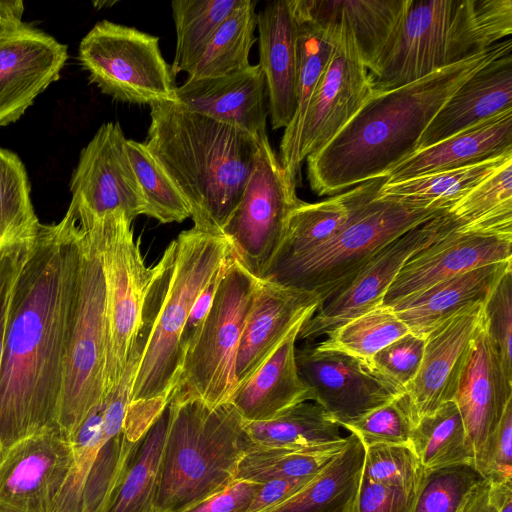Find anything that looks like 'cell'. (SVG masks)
Wrapping results in <instances>:
<instances>
[{"label": "cell", "mask_w": 512, "mask_h": 512, "mask_svg": "<svg viewBox=\"0 0 512 512\" xmlns=\"http://www.w3.org/2000/svg\"><path fill=\"white\" fill-rule=\"evenodd\" d=\"M79 264L78 228L65 214L41 224L17 278L0 371L2 458L18 441L57 425Z\"/></svg>", "instance_id": "cell-1"}, {"label": "cell", "mask_w": 512, "mask_h": 512, "mask_svg": "<svg viewBox=\"0 0 512 512\" xmlns=\"http://www.w3.org/2000/svg\"><path fill=\"white\" fill-rule=\"evenodd\" d=\"M512 52L510 38L415 82L376 93L318 153L307 157L311 190L336 195L385 177L417 151L424 131L448 99L493 60Z\"/></svg>", "instance_id": "cell-2"}, {"label": "cell", "mask_w": 512, "mask_h": 512, "mask_svg": "<svg viewBox=\"0 0 512 512\" xmlns=\"http://www.w3.org/2000/svg\"><path fill=\"white\" fill-rule=\"evenodd\" d=\"M231 253L224 235L192 227L168 245L153 267L129 413L155 420L170 402L183 360L180 337L192 306Z\"/></svg>", "instance_id": "cell-3"}, {"label": "cell", "mask_w": 512, "mask_h": 512, "mask_svg": "<svg viewBox=\"0 0 512 512\" xmlns=\"http://www.w3.org/2000/svg\"><path fill=\"white\" fill-rule=\"evenodd\" d=\"M150 108L145 144L189 203L193 227L222 234L253 170L258 137L176 102Z\"/></svg>", "instance_id": "cell-4"}, {"label": "cell", "mask_w": 512, "mask_h": 512, "mask_svg": "<svg viewBox=\"0 0 512 512\" xmlns=\"http://www.w3.org/2000/svg\"><path fill=\"white\" fill-rule=\"evenodd\" d=\"M512 32V0H406L369 69L374 91L415 82L483 52Z\"/></svg>", "instance_id": "cell-5"}, {"label": "cell", "mask_w": 512, "mask_h": 512, "mask_svg": "<svg viewBox=\"0 0 512 512\" xmlns=\"http://www.w3.org/2000/svg\"><path fill=\"white\" fill-rule=\"evenodd\" d=\"M169 409L156 508L185 512L229 486L254 444L230 403L212 407L172 395Z\"/></svg>", "instance_id": "cell-6"}, {"label": "cell", "mask_w": 512, "mask_h": 512, "mask_svg": "<svg viewBox=\"0 0 512 512\" xmlns=\"http://www.w3.org/2000/svg\"><path fill=\"white\" fill-rule=\"evenodd\" d=\"M445 211L448 210L378 195L360 204L329 241L299 258L269 268L261 280L313 293L322 306L385 245Z\"/></svg>", "instance_id": "cell-7"}, {"label": "cell", "mask_w": 512, "mask_h": 512, "mask_svg": "<svg viewBox=\"0 0 512 512\" xmlns=\"http://www.w3.org/2000/svg\"><path fill=\"white\" fill-rule=\"evenodd\" d=\"M75 223L79 244L77 290L57 417V425L70 439L106 397L108 349L106 283L97 229L92 223Z\"/></svg>", "instance_id": "cell-8"}, {"label": "cell", "mask_w": 512, "mask_h": 512, "mask_svg": "<svg viewBox=\"0 0 512 512\" xmlns=\"http://www.w3.org/2000/svg\"><path fill=\"white\" fill-rule=\"evenodd\" d=\"M258 284L232 253L209 312L184 353L174 396L212 407L228 403L236 386L241 334Z\"/></svg>", "instance_id": "cell-9"}, {"label": "cell", "mask_w": 512, "mask_h": 512, "mask_svg": "<svg viewBox=\"0 0 512 512\" xmlns=\"http://www.w3.org/2000/svg\"><path fill=\"white\" fill-rule=\"evenodd\" d=\"M78 60L89 80L113 99L149 106L176 102L175 75L156 36L102 20L82 38Z\"/></svg>", "instance_id": "cell-10"}, {"label": "cell", "mask_w": 512, "mask_h": 512, "mask_svg": "<svg viewBox=\"0 0 512 512\" xmlns=\"http://www.w3.org/2000/svg\"><path fill=\"white\" fill-rule=\"evenodd\" d=\"M78 223L95 225L102 256L108 321L107 395L119 383L137 343L154 269L146 266L132 221L125 215Z\"/></svg>", "instance_id": "cell-11"}, {"label": "cell", "mask_w": 512, "mask_h": 512, "mask_svg": "<svg viewBox=\"0 0 512 512\" xmlns=\"http://www.w3.org/2000/svg\"><path fill=\"white\" fill-rule=\"evenodd\" d=\"M253 170L241 199L222 229L237 261L259 281L284 238L288 218L303 201L272 149L267 133L258 137Z\"/></svg>", "instance_id": "cell-12"}, {"label": "cell", "mask_w": 512, "mask_h": 512, "mask_svg": "<svg viewBox=\"0 0 512 512\" xmlns=\"http://www.w3.org/2000/svg\"><path fill=\"white\" fill-rule=\"evenodd\" d=\"M70 192L66 213L77 222L99 221L113 214L133 222L144 215L145 199L118 122L102 124L81 150Z\"/></svg>", "instance_id": "cell-13"}, {"label": "cell", "mask_w": 512, "mask_h": 512, "mask_svg": "<svg viewBox=\"0 0 512 512\" xmlns=\"http://www.w3.org/2000/svg\"><path fill=\"white\" fill-rule=\"evenodd\" d=\"M458 227L455 219L445 211L389 242L346 287L304 322L298 338L313 341L381 305L387 289L404 264L416 253Z\"/></svg>", "instance_id": "cell-14"}, {"label": "cell", "mask_w": 512, "mask_h": 512, "mask_svg": "<svg viewBox=\"0 0 512 512\" xmlns=\"http://www.w3.org/2000/svg\"><path fill=\"white\" fill-rule=\"evenodd\" d=\"M314 24L335 26L337 38L303 120L299 139L301 165L307 157L322 150L375 94L349 25L342 20Z\"/></svg>", "instance_id": "cell-15"}, {"label": "cell", "mask_w": 512, "mask_h": 512, "mask_svg": "<svg viewBox=\"0 0 512 512\" xmlns=\"http://www.w3.org/2000/svg\"><path fill=\"white\" fill-rule=\"evenodd\" d=\"M295 361L312 401L342 427L405 392L370 363L341 351L321 349L312 341L295 349Z\"/></svg>", "instance_id": "cell-16"}, {"label": "cell", "mask_w": 512, "mask_h": 512, "mask_svg": "<svg viewBox=\"0 0 512 512\" xmlns=\"http://www.w3.org/2000/svg\"><path fill=\"white\" fill-rule=\"evenodd\" d=\"M72 462L71 440L58 425L12 445L0 461V512H54Z\"/></svg>", "instance_id": "cell-17"}, {"label": "cell", "mask_w": 512, "mask_h": 512, "mask_svg": "<svg viewBox=\"0 0 512 512\" xmlns=\"http://www.w3.org/2000/svg\"><path fill=\"white\" fill-rule=\"evenodd\" d=\"M67 46L28 23L0 33V128L16 122L60 78Z\"/></svg>", "instance_id": "cell-18"}, {"label": "cell", "mask_w": 512, "mask_h": 512, "mask_svg": "<svg viewBox=\"0 0 512 512\" xmlns=\"http://www.w3.org/2000/svg\"><path fill=\"white\" fill-rule=\"evenodd\" d=\"M483 304L461 310L425 337L420 368L405 387L415 425L453 401L472 343L482 327Z\"/></svg>", "instance_id": "cell-19"}, {"label": "cell", "mask_w": 512, "mask_h": 512, "mask_svg": "<svg viewBox=\"0 0 512 512\" xmlns=\"http://www.w3.org/2000/svg\"><path fill=\"white\" fill-rule=\"evenodd\" d=\"M512 260V235L455 229L412 256L383 298L392 307L458 274L492 263Z\"/></svg>", "instance_id": "cell-20"}, {"label": "cell", "mask_w": 512, "mask_h": 512, "mask_svg": "<svg viewBox=\"0 0 512 512\" xmlns=\"http://www.w3.org/2000/svg\"><path fill=\"white\" fill-rule=\"evenodd\" d=\"M512 400V381L482 327L462 369L453 401L461 414L478 471L489 441Z\"/></svg>", "instance_id": "cell-21"}, {"label": "cell", "mask_w": 512, "mask_h": 512, "mask_svg": "<svg viewBox=\"0 0 512 512\" xmlns=\"http://www.w3.org/2000/svg\"><path fill=\"white\" fill-rule=\"evenodd\" d=\"M320 307L313 293L259 281L236 354L235 388L263 364L297 323Z\"/></svg>", "instance_id": "cell-22"}, {"label": "cell", "mask_w": 512, "mask_h": 512, "mask_svg": "<svg viewBox=\"0 0 512 512\" xmlns=\"http://www.w3.org/2000/svg\"><path fill=\"white\" fill-rule=\"evenodd\" d=\"M176 103L255 137L267 133L268 93L259 64L220 77L188 78L177 87Z\"/></svg>", "instance_id": "cell-23"}, {"label": "cell", "mask_w": 512, "mask_h": 512, "mask_svg": "<svg viewBox=\"0 0 512 512\" xmlns=\"http://www.w3.org/2000/svg\"><path fill=\"white\" fill-rule=\"evenodd\" d=\"M259 65L272 128H286L296 110L298 24L292 0L267 3L257 14Z\"/></svg>", "instance_id": "cell-24"}, {"label": "cell", "mask_w": 512, "mask_h": 512, "mask_svg": "<svg viewBox=\"0 0 512 512\" xmlns=\"http://www.w3.org/2000/svg\"><path fill=\"white\" fill-rule=\"evenodd\" d=\"M510 109L511 52L487 64L448 99L421 136L417 151Z\"/></svg>", "instance_id": "cell-25"}, {"label": "cell", "mask_w": 512, "mask_h": 512, "mask_svg": "<svg viewBox=\"0 0 512 512\" xmlns=\"http://www.w3.org/2000/svg\"><path fill=\"white\" fill-rule=\"evenodd\" d=\"M306 320L297 323L263 364L233 391L228 403L244 422L271 420L312 400L295 361V344Z\"/></svg>", "instance_id": "cell-26"}, {"label": "cell", "mask_w": 512, "mask_h": 512, "mask_svg": "<svg viewBox=\"0 0 512 512\" xmlns=\"http://www.w3.org/2000/svg\"><path fill=\"white\" fill-rule=\"evenodd\" d=\"M512 153V109L414 152L386 175L387 183L459 168Z\"/></svg>", "instance_id": "cell-27"}, {"label": "cell", "mask_w": 512, "mask_h": 512, "mask_svg": "<svg viewBox=\"0 0 512 512\" xmlns=\"http://www.w3.org/2000/svg\"><path fill=\"white\" fill-rule=\"evenodd\" d=\"M512 260L492 263L458 274L392 306L410 332L425 338L461 310L484 303Z\"/></svg>", "instance_id": "cell-28"}, {"label": "cell", "mask_w": 512, "mask_h": 512, "mask_svg": "<svg viewBox=\"0 0 512 512\" xmlns=\"http://www.w3.org/2000/svg\"><path fill=\"white\" fill-rule=\"evenodd\" d=\"M386 181V177H378L320 202L303 201L290 214L284 238L269 268L299 258L329 241L360 204L379 195Z\"/></svg>", "instance_id": "cell-29"}, {"label": "cell", "mask_w": 512, "mask_h": 512, "mask_svg": "<svg viewBox=\"0 0 512 512\" xmlns=\"http://www.w3.org/2000/svg\"><path fill=\"white\" fill-rule=\"evenodd\" d=\"M292 3L299 16L313 23L346 22L369 70L395 29L406 0H292Z\"/></svg>", "instance_id": "cell-30"}, {"label": "cell", "mask_w": 512, "mask_h": 512, "mask_svg": "<svg viewBox=\"0 0 512 512\" xmlns=\"http://www.w3.org/2000/svg\"><path fill=\"white\" fill-rule=\"evenodd\" d=\"M295 15L298 24L296 110L292 121L284 129L279 161L296 183L301 169L299 139L303 120L310 98L333 53L337 28L319 27L296 12Z\"/></svg>", "instance_id": "cell-31"}, {"label": "cell", "mask_w": 512, "mask_h": 512, "mask_svg": "<svg viewBox=\"0 0 512 512\" xmlns=\"http://www.w3.org/2000/svg\"><path fill=\"white\" fill-rule=\"evenodd\" d=\"M365 447L351 433L345 447L316 476L265 512H354Z\"/></svg>", "instance_id": "cell-32"}, {"label": "cell", "mask_w": 512, "mask_h": 512, "mask_svg": "<svg viewBox=\"0 0 512 512\" xmlns=\"http://www.w3.org/2000/svg\"><path fill=\"white\" fill-rule=\"evenodd\" d=\"M339 425L317 403H299L277 417L261 422H244V429L255 446L313 450L343 439Z\"/></svg>", "instance_id": "cell-33"}, {"label": "cell", "mask_w": 512, "mask_h": 512, "mask_svg": "<svg viewBox=\"0 0 512 512\" xmlns=\"http://www.w3.org/2000/svg\"><path fill=\"white\" fill-rule=\"evenodd\" d=\"M510 159H512V153L398 182H385L379 191V196L449 210L452 205Z\"/></svg>", "instance_id": "cell-34"}, {"label": "cell", "mask_w": 512, "mask_h": 512, "mask_svg": "<svg viewBox=\"0 0 512 512\" xmlns=\"http://www.w3.org/2000/svg\"><path fill=\"white\" fill-rule=\"evenodd\" d=\"M448 213L459 231L512 235V159L452 205Z\"/></svg>", "instance_id": "cell-35"}, {"label": "cell", "mask_w": 512, "mask_h": 512, "mask_svg": "<svg viewBox=\"0 0 512 512\" xmlns=\"http://www.w3.org/2000/svg\"><path fill=\"white\" fill-rule=\"evenodd\" d=\"M411 448L424 473L458 464L473 465V451L454 401L441 405L415 425Z\"/></svg>", "instance_id": "cell-36"}, {"label": "cell", "mask_w": 512, "mask_h": 512, "mask_svg": "<svg viewBox=\"0 0 512 512\" xmlns=\"http://www.w3.org/2000/svg\"><path fill=\"white\" fill-rule=\"evenodd\" d=\"M169 417L168 403L141 440L106 512H158L156 497Z\"/></svg>", "instance_id": "cell-37"}, {"label": "cell", "mask_w": 512, "mask_h": 512, "mask_svg": "<svg viewBox=\"0 0 512 512\" xmlns=\"http://www.w3.org/2000/svg\"><path fill=\"white\" fill-rule=\"evenodd\" d=\"M255 4L251 0H241L217 28L188 78L220 77L250 66L249 54L256 41Z\"/></svg>", "instance_id": "cell-38"}, {"label": "cell", "mask_w": 512, "mask_h": 512, "mask_svg": "<svg viewBox=\"0 0 512 512\" xmlns=\"http://www.w3.org/2000/svg\"><path fill=\"white\" fill-rule=\"evenodd\" d=\"M241 0H174L171 2L176 30L174 75L189 73L223 20Z\"/></svg>", "instance_id": "cell-39"}, {"label": "cell", "mask_w": 512, "mask_h": 512, "mask_svg": "<svg viewBox=\"0 0 512 512\" xmlns=\"http://www.w3.org/2000/svg\"><path fill=\"white\" fill-rule=\"evenodd\" d=\"M348 436L322 448L295 451L253 446L239 462L236 479L257 483L316 476L345 447Z\"/></svg>", "instance_id": "cell-40"}, {"label": "cell", "mask_w": 512, "mask_h": 512, "mask_svg": "<svg viewBox=\"0 0 512 512\" xmlns=\"http://www.w3.org/2000/svg\"><path fill=\"white\" fill-rule=\"evenodd\" d=\"M26 168L17 154L0 148V248L33 239L41 226L32 204Z\"/></svg>", "instance_id": "cell-41"}, {"label": "cell", "mask_w": 512, "mask_h": 512, "mask_svg": "<svg viewBox=\"0 0 512 512\" xmlns=\"http://www.w3.org/2000/svg\"><path fill=\"white\" fill-rule=\"evenodd\" d=\"M409 332L393 308L381 304L341 325L317 346L370 363L377 352Z\"/></svg>", "instance_id": "cell-42"}, {"label": "cell", "mask_w": 512, "mask_h": 512, "mask_svg": "<svg viewBox=\"0 0 512 512\" xmlns=\"http://www.w3.org/2000/svg\"><path fill=\"white\" fill-rule=\"evenodd\" d=\"M127 151L145 199L144 215L162 224L191 218L189 203L145 142L127 139Z\"/></svg>", "instance_id": "cell-43"}, {"label": "cell", "mask_w": 512, "mask_h": 512, "mask_svg": "<svg viewBox=\"0 0 512 512\" xmlns=\"http://www.w3.org/2000/svg\"><path fill=\"white\" fill-rule=\"evenodd\" d=\"M105 398L96 405L71 437L72 467L54 512H81L87 478L102 441Z\"/></svg>", "instance_id": "cell-44"}, {"label": "cell", "mask_w": 512, "mask_h": 512, "mask_svg": "<svg viewBox=\"0 0 512 512\" xmlns=\"http://www.w3.org/2000/svg\"><path fill=\"white\" fill-rule=\"evenodd\" d=\"M482 480L469 463L428 471L424 473L413 512H460Z\"/></svg>", "instance_id": "cell-45"}, {"label": "cell", "mask_w": 512, "mask_h": 512, "mask_svg": "<svg viewBox=\"0 0 512 512\" xmlns=\"http://www.w3.org/2000/svg\"><path fill=\"white\" fill-rule=\"evenodd\" d=\"M414 427L412 411L404 392L344 428L356 435L366 448L377 444L411 447Z\"/></svg>", "instance_id": "cell-46"}, {"label": "cell", "mask_w": 512, "mask_h": 512, "mask_svg": "<svg viewBox=\"0 0 512 512\" xmlns=\"http://www.w3.org/2000/svg\"><path fill=\"white\" fill-rule=\"evenodd\" d=\"M423 477L361 473L354 512H413Z\"/></svg>", "instance_id": "cell-47"}, {"label": "cell", "mask_w": 512, "mask_h": 512, "mask_svg": "<svg viewBox=\"0 0 512 512\" xmlns=\"http://www.w3.org/2000/svg\"><path fill=\"white\" fill-rule=\"evenodd\" d=\"M483 328L512 381V269L500 278L483 304Z\"/></svg>", "instance_id": "cell-48"}, {"label": "cell", "mask_w": 512, "mask_h": 512, "mask_svg": "<svg viewBox=\"0 0 512 512\" xmlns=\"http://www.w3.org/2000/svg\"><path fill=\"white\" fill-rule=\"evenodd\" d=\"M424 345L425 338L409 332L377 352L370 364L405 390L420 368Z\"/></svg>", "instance_id": "cell-49"}, {"label": "cell", "mask_w": 512, "mask_h": 512, "mask_svg": "<svg viewBox=\"0 0 512 512\" xmlns=\"http://www.w3.org/2000/svg\"><path fill=\"white\" fill-rule=\"evenodd\" d=\"M478 472L489 484L512 482V400L489 441Z\"/></svg>", "instance_id": "cell-50"}, {"label": "cell", "mask_w": 512, "mask_h": 512, "mask_svg": "<svg viewBox=\"0 0 512 512\" xmlns=\"http://www.w3.org/2000/svg\"><path fill=\"white\" fill-rule=\"evenodd\" d=\"M33 239L7 244L0 248V371L11 297ZM1 460L2 446L0 440V461Z\"/></svg>", "instance_id": "cell-51"}, {"label": "cell", "mask_w": 512, "mask_h": 512, "mask_svg": "<svg viewBox=\"0 0 512 512\" xmlns=\"http://www.w3.org/2000/svg\"><path fill=\"white\" fill-rule=\"evenodd\" d=\"M262 483L235 479L221 492L185 512H245Z\"/></svg>", "instance_id": "cell-52"}, {"label": "cell", "mask_w": 512, "mask_h": 512, "mask_svg": "<svg viewBox=\"0 0 512 512\" xmlns=\"http://www.w3.org/2000/svg\"><path fill=\"white\" fill-rule=\"evenodd\" d=\"M230 257H231V255L226 260V262L223 264L221 269L209 281V283L206 285V287L203 289V291L197 297L195 303L192 306V309L188 316L187 322L185 324V327H184L183 332L180 337V347L183 352V357H184L185 351L187 350L189 345L192 343V341L195 339L196 335L198 334V332L202 326V323L209 312V309L212 305L219 282L222 278V275L225 271V268L227 266V263H228Z\"/></svg>", "instance_id": "cell-53"}, {"label": "cell", "mask_w": 512, "mask_h": 512, "mask_svg": "<svg viewBox=\"0 0 512 512\" xmlns=\"http://www.w3.org/2000/svg\"><path fill=\"white\" fill-rule=\"evenodd\" d=\"M312 478L301 480H271L262 483L259 491L245 512H265L271 509L290 497Z\"/></svg>", "instance_id": "cell-54"}, {"label": "cell", "mask_w": 512, "mask_h": 512, "mask_svg": "<svg viewBox=\"0 0 512 512\" xmlns=\"http://www.w3.org/2000/svg\"><path fill=\"white\" fill-rule=\"evenodd\" d=\"M460 512H495L489 498V483L482 480L470 493Z\"/></svg>", "instance_id": "cell-55"}, {"label": "cell", "mask_w": 512, "mask_h": 512, "mask_svg": "<svg viewBox=\"0 0 512 512\" xmlns=\"http://www.w3.org/2000/svg\"><path fill=\"white\" fill-rule=\"evenodd\" d=\"M24 3L20 0H0V33L22 23Z\"/></svg>", "instance_id": "cell-56"}, {"label": "cell", "mask_w": 512, "mask_h": 512, "mask_svg": "<svg viewBox=\"0 0 512 512\" xmlns=\"http://www.w3.org/2000/svg\"><path fill=\"white\" fill-rule=\"evenodd\" d=\"M489 498L495 512H512V482L489 484Z\"/></svg>", "instance_id": "cell-57"}, {"label": "cell", "mask_w": 512, "mask_h": 512, "mask_svg": "<svg viewBox=\"0 0 512 512\" xmlns=\"http://www.w3.org/2000/svg\"><path fill=\"white\" fill-rule=\"evenodd\" d=\"M113 4H115V2H114V1H112V2H109V1H105V2H94V6H95L96 8H102V6H103V5H108V6H110V5H113Z\"/></svg>", "instance_id": "cell-58"}]
</instances>
